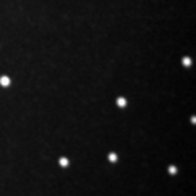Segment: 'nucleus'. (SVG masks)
I'll return each mask as SVG.
<instances>
[{"mask_svg": "<svg viewBox=\"0 0 196 196\" xmlns=\"http://www.w3.org/2000/svg\"><path fill=\"white\" fill-rule=\"evenodd\" d=\"M169 172H170V173H175V172H177V169H175V167H170Z\"/></svg>", "mask_w": 196, "mask_h": 196, "instance_id": "6", "label": "nucleus"}, {"mask_svg": "<svg viewBox=\"0 0 196 196\" xmlns=\"http://www.w3.org/2000/svg\"><path fill=\"white\" fill-rule=\"evenodd\" d=\"M0 83H2L3 87H7L10 83V80H8V77H2V79H0Z\"/></svg>", "mask_w": 196, "mask_h": 196, "instance_id": "1", "label": "nucleus"}, {"mask_svg": "<svg viewBox=\"0 0 196 196\" xmlns=\"http://www.w3.org/2000/svg\"><path fill=\"white\" fill-rule=\"evenodd\" d=\"M110 160L111 162H114V160H116V155H114V154H110Z\"/></svg>", "mask_w": 196, "mask_h": 196, "instance_id": "4", "label": "nucleus"}, {"mask_svg": "<svg viewBox=\"0 0 196 196\" xmlns=\"http://www.w3.org/2000/svg\"><path fill=\"white\" fill-rule=\"evenodd\" d=\"M118 105H120V106H124V105H126V100H124V98H120V100H118Z\"/></svg>", "mask_w": 196, "mask_h": 196, "instance_id": "2", "label": "nucleus"}, {"mask_svg": "<svg viewBox=\"0 0 196 196\" xmlns=\"http://www.w3.org/2000/svg\"><path fill=\"white\" fill-rule=\"evenodd\" d=\"M67 163H69L67 159H61V165H62V167H67Z\"/></svg>", "mask_w": 196, "mask_h": 196, "instance_id": "3", "label": "nucleus"}, {"mask_svg": "<svg viewBox=\"0 0 196 196\" xmlns=\"http://www.w3.org/2000/svg\"><path fill=\"white\" fill-rule=\"evenodd\" d=\"M183 64H185V65H190V64H191V61H190V59H185Z\"/></svg>", "mask_w": 196, "mask_h": 196, "instance_id": "5", "label": "nucleus"}]
</instances>
